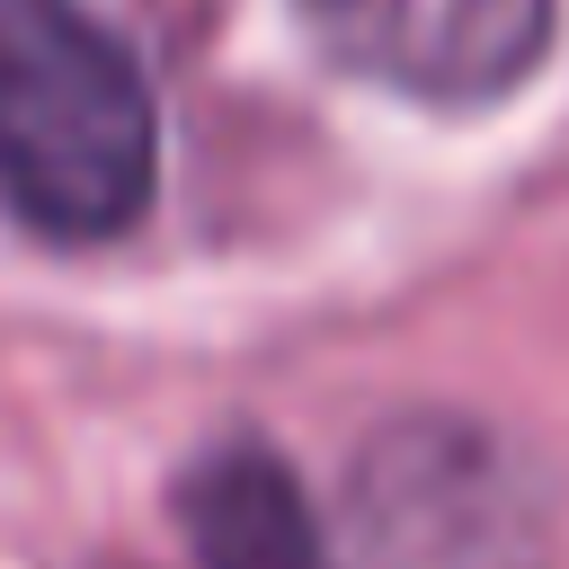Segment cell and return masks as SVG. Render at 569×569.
Segmentation results:
<instances>
[{
    "mask_svg": "<svg viewBox=\"0 0 569 569\" xmlns=\"http://www.w3.org/2000/svg\"><path fill=\"white\" fill-rule=\"evenodd\" d=\"M160 107L89 0H0V213L53 249H107L151 213Z\"/></svg>",
    "mask_w": 569,
    "mask_h": 569,
    "instance_id": "cell-1",
    "label": "cell"
},
{
    "mask_svg": "<svg viewBox=\"0 0 569 569\" xmlns=\"http://www.w3.org/2000/svg\"><path fill=\"white\" fill-rule=\"evenodd\" d=\"M302 36L365 89L409 107H498L560 36V0H293Z\"/></svg>",
    "mask_w": 569,
    "mask_h": 569,
    "instance_id": "cell-2",
    "label": "cell"
},
{
    "mask_svg": "<svg viewBox=\"0 0 569 569\" xmlns=\"http://www.w3.org/2000/svg\"><path fill=\"white\" fill-rule=\"evenodd\" d=\"M178 542L196 569H329V525L302 489V471L267 436L204 445L169 489Z\"/></svg>",
    "mask_w": 569,
    "mask_h": 569,
    "instance_id": "cell-3",
    "label": "cell"
}]
</instances>
